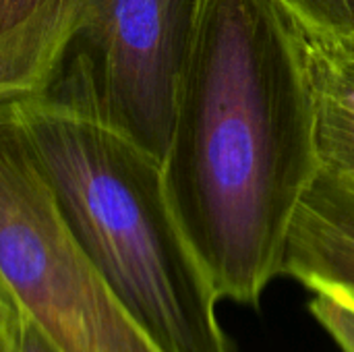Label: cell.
<instances>
[{"label": "cell", "mask_w": 354, "mask_h": 352, "mask_svg": "<svg viewBox=\"0 0 354 352\" xmlns=\"http://www.w3.org/2000/svg\"><path fill=\"white\" fill-rule=\"evenodd\" d=\"M319 170L295 25L272 0H205L162 174L218 299L257 305L282 276L292 218Z\"/></svg>", "instance_id": "1"}, {"label": "cell", "mask_w": 354, "mask_h": 352, "mask_svg": "<svg viewBox=\"0 0 354 352\" xmlns=\"http://www.w3.org/2000/svg\"><path fill=\"white\" fill-rule=\"evenodd\" d=\"M15 104L71 232L153 342L164 352H236L170 207L162 162L56 91Z\"/></svg>", "instance_id": "2"}, {"label": "cell", "mask_w": 354, "mask_h": 352, "mask_svg": "<svg viewBox=\"0 0 354 352\" xmlns=\"http://www.w3.org/2000/svg\"><path fill=\"white\" fill-rule=\"evenodd\" d=\"M0 278L62 352H164L77 243L17 122H0Z\"/></svg>", "instance_id": "3"}, {"label": "cell", "mask_w": 354, "mask_h": 352, "mask_svg": "<svg viewBox=\"0 0 354 352\" xmlns=\"http://www.w3.org/2000/svg\"><path fill=\"white\" fill-rule=\"evenodd\" d=\"M205 0H79L56 91L164 162Z\"/></svg>", "instance_id": "4"}, {"label": "cell", "mask_w": 354, "mask_h": 352, "mask_svg": "<svg viewBox=\"0 0 354 352\" xmlns=\"http://www.w3.org/2000/svg\"><path fill=\"white\" fill-rule=\"evenodd\" d=\"M282 276L354 299V187L324 166L292 218Z\"/></svg>", "instance_id": "5"}, {"label": "cell", "mask_w": 354, "mask_h": 352, "mask_svg": "<svg viewBox=\"0 0 354 352\" xmlns=\"http://www.w3.org/2000/svg\"><path fill=\"white\" fill-rule=\"evenodd\" d=\"M79 0H0V100L48 91L60 75Z\"/></svg>", "instance_id": "6"}, {"label": "cell", "mask_w": 354, "mask_h": 352, "mask_svg": "<svg viewBox=\"0 0 354 352\" xmlns=\"http://www.w3.org/2000/svg\"><path fill=\"white\" fill-rule=\"evenodd\" d=\"M299 35L315 93L322 166L354 187V48Z\"/></svg>", "instance_id": "7"}, {"label": "cell", "mask_w": 354, "mask_h": 352, "mask_svg": "<svg viewBox=\"0 0 354 352\" xmlns=\"http://www.w3.org/2000/svg\"><path fill=\"white\" fill-rule=\"evenodd\" d=\"M307 35L354 48V0H272Z\"/></svg>", "instance_id": "8"}, {"label": "cell", "mask_w": 354, "mask_h": 352, "mask_svg": "<svg viewBox=\"0 0 354 352\" xmlns=\"http://www.w3.org/2000/svg\"><path fill=\"white\" fill-rule=\"evenodd\" d=\"M315 297L311 299V313L315 319L330 332L344 352H354V299L351 295L332 288L317 286L313 288Z\"/></svg>", "instance_id": "9"}, {"label": "cell", "mask_w": 354, "mask_h": 352, "mask_svg": "<svg viewBox=\"0 0 354 352\" xmlns=\"http://www.w3.org/2000/svg\"><path fill=\"white\" fill-rule=\"evenodd\" d=\"M15 352H62L25 313L15 336Z\"/></svg>", "instance_id": "10"}, {"label": "cell", "mask_w": 354, "mask_h": 352, "mask_svg": "<svg viewBox=\"0 0 354 352\" xmlns=\"http://www.w3.org/2000/svg\"><path fill=\"white\" fill-rule=\"evenodd\" d=\"M21 319H23V311L17 305L15 297L10 295L8 286L0 278V328L6 334L17 336V330L21 326Z\"/></svg>", "instance_id": "11"}, {"label": "cell", "mask_w": 354, "mask_h": 352, "mask_svg": "<svg viewBox=\"0 0 354 352\" xmlns=\"http://www.w3.org/2000/svg\"><path fill=\"white\" fill-rule=\"evenodd\" d=\"M0 352H15V336L6 334L0 328Z\"/></svg>", "instance_id": "12"}]
</instances>
